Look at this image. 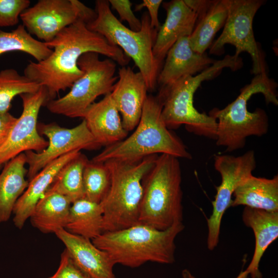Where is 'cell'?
Here are the masks:
<instances>
[{"label":"cell","mask_w":278,"mask_h":278,"mask_svg":"<svg viewBox=\"0 0 278 278\" xmlns=\"http://www.w3.org/2000/svg\"><path fill=\"white\" fill-rule=\"evenodd\" d=\"M158 156L149 155L135 161L110 160L103 162L110 171L111 183L100 203L103 232L122 230L138 223L143 179Z\"/></svg>","instance_id":"obj_7"},{"label":"cell","mask_w":278,"mask_h":278,"mask_svg":"<svg viewBox=\"0 0 278 278\" xmlns=\"http://www.w3.org/2000/svg\"><path fill=\"white\" fill-rule=\"evenodd\" d=\"M57 237L64 244L76 265L91 278H116L113 263L109 255L88 238L72 234L64 229Z\"/></svg>","instance_id":"obj_16"},{"label":"cell","mask_w":278,"mask_h":278,"mask_svg":"<svg viewBox=\"0 0 278 278\" xmlns=\"http://www.w3.org/2000/svg\"><path fill=\"white\" fill-rule=\"evenodd\" d=\"M110 5L118 13L121 21H125L133 31H139L142 26L141 20L134 14L132 9V3L129 0H109Z\"/></svg>","instance_id":"obj_33"},{"label":"cell","mask_w":278,"mask_h":278,"mask_svg":"<svg viewBox=\"0 0 278 278\" xmlns=\"http://www.w3.org/2000/svg\"><path fill=\"white\" fill-rule=\"evenodd\" d=\"M242 66L240 57L228 55L196 76H185L161 87L157 97L162 105L161 115L166 127L170 130L183 125L194 134L215 140L217 121L195 108L194 94L202 82L218 76L223 68L234 71Z\"/></svg>","instance_id":"obj_3"},{"label":"cell","mask_w":278,"mask_h":278,"mask_svg":"<svg viewBox=\"0 0 278 278\" xmlns=\"http://www.w3.org/2000/svg\"><path fill=\"white\" fill-rule=\"evenodd\" d=\"M41 85L15 70L8 68L0 72V114L8 112L11 101L16 95L37 91Z\"/></svg>","instance_id":"obj_29"},{"label":"cell","mask_w":278,"mask_h":278,"mask_svg":"<svg viewBox=\"0 0 278 278\" xmlns=\"http://www.w3.org/2000/svg\"><path fill=\"white\" fill-rule=\"evenodd\" d=\"M72 202L59 193L47 191L36 204L29 219L33 227L43 233L65 229Z\"/></svg>","instance_id":"obj_25"},{"label":"cell","mask_w":278,"mask_h":278,"mask_svg":"<svg viewBox=\"0 0 278 278\" xmlns=\"http://www.w3.org/2000/svg\"><path fill=\"white\" fill-rule=\"evenodd\" d=\"M78 65L82 75L74 82L66 94L46 102L50 112L71 118H82L98 96L111 92L118 78L113 60H100L98 54L89 52L79 58Z\"/></svg>","instance_id":"obj_9"},{"label":"cell","mask_w":278,"mask_h":278,"mask_svg":"<svg viewBox=\"0 0 278 278\" xmlns=\"http://www.w3.org/2000/svg\"><path fill=\"white\" fill-rule=\"evenodd\" d=\"M89 161L81 152L59 171L47 191L61 194L73 203L84 198L83 175Z\"/></svg>","instance_id":"obj_27"},{"label":"cell","mask_w":278,"mask_h":278,"mask_svg":"<svg viewBox=\"0 0 278 278\" xmlns=\"http://www.w3.org/2000/svg\"><path fill=\"white\" fill-rule=\"evenodd\" d=\"M45 44L53 49L51 54L43 61H30L24 72L26 77L45 88L48 101L70 88L82 75L78 61L83 54L104 55L121 66H127L131 60L118 47L90 30L82 19L64 28Z\"/></svg>","instance_id":"obj_1"},{"label":"cell","mask_w":278,"mask_h":278,"mask_svg":"<svg viewBox=\"0 0 278 278\" xmlns=\"http://www.w3.org/2000/svg\"><path fill=\"white\" fill-rule=\"evenodd\" d=\"M17 118L9 112L0 114V147L7 140Z\"/></svg>","instance_id":"obj_35"},{"label":"cell","mask_w":278,"mask_h":278,"mask_svg":"<svg viewBox=\"0 0 278 278\" xmlns=\"http://www.w3.org/2000/svg\"><path fill=\"white\" fill-rule=\"evenodd\" d=\"M117 77L110 94L121 116L123 126L129 132L140 121L148 90L142 74L129 66L119 68Z\"/></svg>","instance_id":"obj_15"},{"label":"cell","mask_w":278,"mask_h":278,"mask_svg":"<svg viewBox=\"0 0 278 278\" xmlns=\"http://www.w3.org/2000/svg\"><path fill=\"white\" fill-rule=\"evenodd\" d=\"M228 15L219 37L210 47V53L221 55L224 46L231 44L235 47L234 55L239 57L248 53L252 61L251 73L258 75L267 72L262 51L255 40L253 21L258 10L264 4L263 0H225Z\"/></svg>","instance_id":"obj_10"},{"label":"cell","mask_w":278,"mask_h":278,"mask_svg":"<svg viewBox=\"0 0 278 278\" xmlns=\"http://www.w3.org/2000/svg\"><path fill=\"white\" fill-rule=\"evenodd\" d=\"M214 165L220 175L221 182L216 187L217 193L212 202V213L207 219V246L211 251L219 243L222 218L231 206L234 191L241 182L252 175L256 167V161L254 151L251 150L237 157L215 155Z\"/></svg>","instance_id":"obj_12"},{"label":"cell","mask_w":278,"mask_h":278,"mask_svg":"<svg viewBox=\"0 0 278 278\" xmlns=\"http://www.w3.org/2000/svg\"><path fill=\"white\" fill-rule=\"evenodd\" d=\"M48 278H91L74 263L65 249L60 256L59 265L54 274Z\"/></svg>","instance_id":"obj_32"},{"label":"cell","mask_w":278,"mask_h":278,"mask_svg":"<svg viewBox=\"0 0 278 278\" xmlns=\"http://www.w3.org/2000/svg\"><path fill=\"white\" fill-rule=\"evenodd\" d=\"M103 222L100 203L83 198L72 203L64 229L92 240L103 233Z\"/></svg>","instance_id":"obj_26"},{"label":"cell","mask_w":278,"mask_h":278,"mask_svg":"<svg viewBox=\"0 0 278 278\" xmlns=\"http://www.w3.org/2000/svg\"><path fill=\"white\" fill-rule=\"evenodd\" d=\"M277 86L267 72L256 75L233 101L222 109L211 110L208 114L217 123L216 145L232 152L244 148L248 137L266 134L269 129L267 114L261 108L249 111L248 102L253 95L261 93L267 104L277 106Z\"/></svg>","instance_id":"obj_4"},{"label":"cell","mask_w":278,"mask_h":278,"mask_svg":"<svg viewBox=\"0 0 278 278\" xmlns=\"http://www.w3.org/2000/svg\"><path fill=\"white\" fill-rule=\"evenodd\" d=\"M231 206L245 205L269 212L278 211V176L272 179L251 175L234 192Z\"/></svg>","instance_id":"obj_23"},{"label":"cell","mask_w":278,"mask_h":278,"mask_svg":"<svg viewBox=\"0 0 278 278\" xmlns=\"http://www.w3.org/2000/svg\"><path fill=\"white\" fill-rule=\"evenodd\" d=\"M23 105L20 116L0 147V169L12 159L27 151L40 152L48 145V141L40 135L37 120L41 107L48 101L46 89L41 86L33 93L20 95Z\"/></svg>","instance_id":"obj_14"},{"label":"cell","mask_w":278,"mask_h":278,"mask_svg":"<svg viewBox=\"0 0 278 278\" xmlns=\"http://www.w3.org/2000/svg\"><path fill=\"white\" fill-rule=\"evenodd\" d=\"M80 151H72L54 160L29 181L26 189L19 198L13 210V222L16 228H23L38 202L46 193L59 171Z\"/></svg>","instance_id":"obj_21"},{"label":"cell","mask_w":278,"mask_h":278,"mask_svg":"<svg viewBox=\"0 0 278 278\" xmlns=\"http://www.w3.org/2000/svg\"><path fill=\"white\" fill-rule=\"evenodd\" d=\"M197 15L194 28L188 37L192 48L203 54L210 47L216 33L223 27L228 15L225 0H184Z\"/></svg>","instance_id":"obj_19"},{"label":"cell","mask_w":278,"mask_h":278,"mask_svg":"<svg viewBox=\"0 0 278 278\" xmlns=\"http://www.w3.org/2000/svg\"><path fill=\"white\" fill-rule=\"evenodd\" d=\"M248 275V273L245 270L241 272L236 278H246ZM183 276L184 278H195L189 273V272L186 270L183 272Z\"/></svg>","instance_id":"obj_36"},{"label":"cell","mask_w":278,"mask_h":278,"mask_svg":"<svg viewBox=\"0 0 278 278\" xmlns=\"http://www.w3.org/2000/svg\"><path fill=\"white\" fill-rule=\"evenodd\" d=\"M216 61L206 53L200 54L190 46L188 37L179 39L166 54L159 73L157 84L161 87L187 76H194Z\"/></svg>","instance_id":"obj_18"},{"label":"cell","mask_w":278,"mask_h":278,"mask_svg":"<svg viewBox=\"0 0 278 278\" xmlns=\"http://www.w3.org/2000/svg\"><path fill=\"white\" fill-rule=\"evenodd\" d=\"M40 134L48 138V145L42 151H27L25 153L28 180H31L41 170L59 158L72 151L94 150L100 146L96 142L84 119L72 128L60 126L55 123L38 125Z\"/></svg>","instance_id":"obj_13"},{"label":"cell","mask_w":278,"mask_h":278,"mask_svg":"<svg viewBox=\"0 0 278 278\" xmlns=\"http://www.w3.org/2000/svg\"><path fill=\"white\" fill-rule=\"evenodd\" d=\"M84 198L100 203L108 192L111 183L110 171L104 163L89 160L83 175Z\"/></svg>","instance_id":"obj_30"},{"label":"cell","mask_w":278,"mask_h":278,"mask_svg":"<svg viewBox=\"0 0 278 278\" xmlns=\"http://www.w3.org/2000/svg\"><path fill=\"white\" fill-rule=\"evenodd\" d=\"M95 10L96 17L87 24L88 28L120 48L138 67L148 91L154 90L163 63L153 54L158 30L151 27L148 14L145 12L142 15L141 28L135 31L123 25L113 14L109 1H96Z\"/></svg>","instance_id":"obj_8"},{"label":"cell","mask_w":278,"mask_h":278,"mask_svg":"<svg viewBox=\"0 0 278 278\" xmlns=\"http://www.w3.org/2000/svg\"><path fill=\"white\" fill-rule=\"evenodd\" d=\"M182 222L165 230L137 223L127 228L103 232L92 241L106 252L113 263L136 268L148 262L172 264L175 239L184 229Z\"/></svg>","instance_id":"obj_2"},{"label":"cell","mask_w":278,"mask_h":278,"mask_svg":"<svg viewBox=\"0 0 278 278\" xmlns=\"http://www.w3.org/2000/svg\"><path fill=\"white\" fill-rule=\"evenodd\" d=\"M96 142L108 146L127 137L128 132L124 128L120 114L110 93L94 102L82 117Z\"/></svg>","instance_id":"obj_20"},{"label":"cell","mask_w":278,"mask_h":278,"mask_svg":"<svg viewBox=\"0 0 278 278\" xmlns=\"http://www.w3.org/2000/svg\"><path fill=\"white\" fill-rule=\"evenodd\" d=\"M162 109L157 96H148L133 133L106 146L91 160L102 163L110 160L135 161L158 153L191 159V154L183 142L166 127L162 117Z\"/></svg>","instance_id":"obj_5"},{"label":"cell","mask_w":278,"mask_h":278,"mask_svg":"<svg viewBox=\"0 0 278 278\" xmlns=\"http://www.w3.org/2000/svg\"><path fill=\"white\" fill-rule=\"evenodd\" d=\"M178 159L161 154L144 176L139 223L165 230L182 222V173Z\"/></svg>","instance_id":"obj_6"},{"label":"cell","mask_w":278,"mask_h":278,"mask_svg":"<svg viewBox=\"0 0 278 278\" xmlns=\"http://www.w3.org/2000/svg\"><path fill=\"white\" fill-rule=\"evenodd\" d=\"M242 219L247 227L252 229L255 240L252 259L246 271L252 278H262L259 270L261 258L269 245L278 237V211L245 206Z\"/></svg>","instance_id":"obj_22"},{"label":"cell","mask_w":278,"mask_h":278,"mask_svg":"<svg viewBox=\"0 0 278 278\" xmlns=\"http://www.w3.org/2000/svg\"><path fill=\"white\" fill-rule=\"evenodd\" d=\"M162 4L166 18L158 30L153 47L154 57L162 63L169 49L179 39L191 34L197 19L196 13L184 0H172Z\"/></svg>","instance_id":"obj_17"},{"label":"cell","mask_w":278,"mask_h":278,"mask_svg":"<svg viewBox=\"0 0 278 278\" xmlns=\"http://www.w3.org/2000/svg\"><path fill=\"white\" fill-rule=\"evenodd\" d=\"M30 4L29 0H0V27L16 25L21 14Z\"/></svg>","instance_id":"obj_31"},{"label":"cell","mask_w":278,"mask_h":278,"mask_svg":"<svg viewBox=\"0 0 278 278\" xmlns=\"http://www.w3.org/2000/svg\"><path fill=\"white\" fill-rule=\"evenodd\" d=\"M96 15L95 10L78 0H40L25 9L20 18L31 35L47 43L78 20H83L88 24Z\"/></svg>","instance_id":"obj_11"},{"label":"cell","mask_w":278,"mask_h":278,"mask_svg":"<svg viewBox=\"0 0 278 278\" xmlns=\"http://www.w3.org/2000/svg\"><path fill=\"white\" fill-rule=\"evenodd\" d=\"M26 164L25 154L21 153L6 163L0 173V222L9 219L15 203L28 185Z\"/></svg>","instance_id":"obj_24"},{"label":"cell","mask_w":278,"mask_h":278,"mask_svg":"<svg viewBox=\"0 0 278 278\" xmlns=\"http://www.w3.org/2000/svg\"><path fill=\"white\" fill-rule=\"evenodd\" d=\"M162 3V0H143L142 3L136 5L135 8V11H140L143 8H146L148 11L151 26L157 30L160 27L158 12Z\"/></svg>","instance_id":"obj_34"},{"label":"cell","mask_w":278,"mask_h":278,"mask_svg":"<svg viewBox=\"0 0 278 278\" xmlns=\"http://www.w3.org/2000/svg\"><path fill=\"white\" fill-rule=\"evenodd\" d=\"M15 51L28 54L40 62L47 58L53 49L44 42L35 39L23 25H19L9 32L0 30V55Z\"/></svg>","instance_id":"obj_28"}]
</instances>
